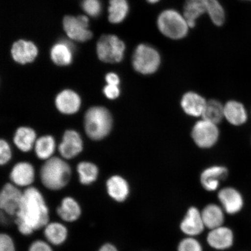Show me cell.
Listing matches in <instances>:
<instances>
[{
  "instance_id": "d6986e66",
  "label": "cell",
  "mask_w": 251,
  "mask_h": 251,
  "mask_svg": "<svg viewBox=\"0 0 251 251\" xmlns=\"http://www.w3.org/2000/svg\"><path fill=\"white\" fill-rule=\"evenodd\" d=\"M201 211L204 225L209 230L224 225L226 213L220 204H207Z\"/></svg>"
},
{
  "instance_id": "d4e9b609",
  "label": "cell",
  "mask_w": 251,
  "mask_h": 251,
  "mask_svg": "<svg viewBox=\"0 0 251 251\" xmlns=\"http://www.w3.org/2000/svg\"><path fill=\"white\" fill-rule=\"evenodd\" d=\"M205 13V0H186L183 15L190 28L195 26L198 19Z\"/></svg>"
},
{
  "instance_id": "5b68a950",
  "label": "cell",
  "mask_w": 251,
  "mask_h": 251,
  "mask_svg": "<svg viewBox=\"0 0 251 251\" xmlns=\"http://www.w3.org/2000/svg\"><path fill=\"white\" fill-rule=\"evenodd\" d=\"M161 55L154 47L140 44L136 47L132 58L134 70L143 75H151L158 70L161 65Z\"/></svg>"
},
{
  "instance_id": "74e56055",
  "label": "cell",
  "mask_w": 251,
  "mask_h": 251,
  "mask_svg": "<svg viewBox=\"0 0 251 251\" xmlns=\"http://www.w3.org/2000/svg\"><path fill=\"white\" fill-rule=\"evenodd\" d=\"M105 80L106 83L110 85L119 86L120 84V78L117 74L113 73V72L106 74Z\"/></svg>"
},
{
  "instance_id": "ab89813d",
  "label": "cell",
  "mask_w": 251,
  "mask_h": 251,
  "mask_svg": "<svg viewBox=\"0 0 251 251\" xmlns=\"http://www.w3.org/2000/svg\"><path fill=\"white\" fill-rule=\"evenodd\" d=\"M151 4H155V3L158 2L160 0H147Z\"/></svg>"
},
{
  "instance_id": "5bb4252c",
  "label": "cell",
  "mask_w": 251,
  "mask_h": 251,
  "mask_svg": "<svg viewBox=\"0 0 251 251\" xmlns=\"http://www.w3.org/2000/svg\"><path fill=\"white\" fill-rule=\"evenodd\" d=\"M228 170L225 166H213L204 170L200 177V182L203 189L208 192L218 190L221 181L226 179Z\"/></svg>"
},
{
  "instance_id": "ba28073f",
  "label": "cell",
  "mask_w": 251,
  "mask_h": 251,
  "mask_svg": "<svg viewBox=\"0 0 251 251\" xmlns=\"http://www.w3.org/2000/svg\"><path fill=\"white\" fill-rule=\"evenodd\" d=\"M216 125L204 119L194 125L191 134L198 146L208 149L215 145L219 136V131Z\"/></svg>"
},
{
  "instance_id": "d6a6232c",
  "label": "cell",
  "mask_w": 251,
  "mask_h": 251,
  "mask_svg": "<svg viewBox=\"0 0 251 251\" xmlns=\"http://www.w3.org/2000/svg\"><path fill=\"white\" fill-rule=\"evenodd\" d=\"M81 7L87 14L92 17H99L102 11V4L100 0H84Z\"/></svg>"
},
{
  "instance_id": "83f0119b",
  "label": "cell",
  "mask_w": 251,
  "mask_h": 251,
  "mask_svg": "<svg viewBox=\"0 0 251 251\" xmlns=\"http://www.w3.org/2000/svg\"><path fill=\"white\" fill-rule=\"evenodd\" d=\"M77 172L81 184L88 186L95 182L99 176V168L92 162H81L77 165Z\"/></svg>"
},
{
  "instance_id": "277c9868",
  "label": "cell",
  "mask_w": 251,
  "mask_h": 251,
  "mask_svg": "<svg viewBox=\"0 0 251 251\" xmlns=\"http://www.w3.org/2000/svg\"><path fill=\"white\" fill-rule=\"evenodd\" d=\"M156 24L160 32L172 40L183 39L190 28L183 15L172 9L162 11L157 19Z\"/></svg>"
},
{
  "instance_id": "603a6c76",
  "label": "cell",
  "mask_w": 251,
  "mask_h": 251,
  "mask_svg": "<svg viewBox=\"0 0 251 251\" xmlns=\"http://www.w3.org/2000/svg\"><path fill=\"white\" fill-rule=\"evenodd\" d=\"M207 101L200 94L188 92L182 97L181 105L186 114L196 117L202 116Z\"/></svg>"
},
{
  "instance_id": "7c38bea8",
  "label": "cell",
  "mask_w": 251,
  "mask_h": 251,
  "mask_svg": "<svg viewBox=\"0 0 251 251\" xmlns=\"http://www.w3.org/2000/svg\"><path fill=\"white\" fill-rule=\"evenodd\" d=\"M206 240L211 249L225 251L233 246L234 235L231 228L224 225L210 230L206 235Z\"/></svg>"
},
{
  "instance_id": "7a4b0ae2",
  "label": "cell",
  "mask_w": 251,
  "mask_h": 251,
  "mask_svg": "<svg viewBox=\"0 0 251 251\" xmlns=\"http://www.w3.org/2000/svg\"><path fill=\"white\" fill-rule=\"evenodd\" d=\"M40 175L42 183L47 189L60 190L70 182L71 169L64 160L54 157L47 160L41 168Z\"/></svg>"
},
{
  "instance_id": "f546056e",
  "label": "cell",
  "mask_w": 251,
  "mask_h": 251,
  "mask_svg": "<svg viewBox=\"0 0 251 251\" xmlns=\"http://www.w3.org/2000/svg\"><path fill=\"white\" fill-rule=\"evenodd\" d=\"M204 120L217 125L224 117V106L216 100H211L206 103L201 116Z\"/></svg>"
},
{
  "instance_id": "1f68e13d",
  "label": "cell",
  "mask_w": 251,
  "mask_h": 251,
  "mask_svg": "<svg viewBox=\"0 0 251 251\" xmlns=\"http://www.w3.org/2000/svg\"><path fill=\"white\" fill-rule=\"evenodd\" d=\"M177 251H203V249L197 237L186 236L178 243Z\"/></svg>"
},
{
  "instance_id": "d590c367",
  "label": "cell",
  "mask_w": 251,
  "mask_h": 251,
  "mask_svg": "<svg viewBox=\"0 0 251 251\" xmlns=\"http://www.w3.org/2000/svg\"><path fill=\"white\" fill-rule=\"evenodd\" d=\"M28 251H54L50 244L43 240H36L30 244Z\"/></svg>"
},
{
  "instance_id": "9c48e42d",
  "label": "cell",
  "mask_w": 251,
  "mask_h": 251,
  "mask_svg": "<svg viewBox=\"0 0 251 251\" xmlns=\"http://www.w3.org/2000/svg\"><path fill=\"white\" fill-rule=\"evenodd\" d=\"M24 192L14 184L7 183L0 193V208L9 216H16L23 201Z\"/></svg>"
},
{
  "instance_id": "e0dca14e",
  "label": "cell",
  "mask_w": 251,
  "mask_h": 251,
  "mask_svg": "<svg viewBox=\"0 0 251 251\" xmlns=\"http://www.w3.org/2000/svg\"><path fill=\"white\" fill-rule=\"evenodd\" d=\"M106 187L108 196L115 202H124L130 196L129 184L121 176L114 175L109 177L106 181Z\"/></svg>"
},
{
  "instance_id": "7402d4cb",
  "label": "cell",
  "mask_w": 251,
  "mask_h": 251,
  "mask_svg": "<svg viewBox=\"0 0 251 251\" xmlns=\"http://www.w3.org/2000/svg\"><path fill=\"white\" fill-rule=\"evenodd\" d=\"M224 117L231 125L238 126L246 123L249 115L242 103L231 100L224 105Z\"/></svg>"
},
{
  "instance_id": "e575fe53",
  "label": "cell",
  "mask_w": 251,
  "mask_h": 251,
  "mask_svg": "<svg viewBox=\"0 0 251 251\" xmlns=\"http://www.w3.org/2000/svg\"><path fill=\"white\" fill-rule=\"evenodd\" d=\"M0 251H16L14 241L8 234L0 235Z\"/></svg>"
},
{
  "instance_id": "2e32d148",
  "label": "cell",
  "mask_w": 251,
  "mask_h": 251,
  "mask_svg": "<svg viewBox=\"0 0 251 251\" xmlns=\"http://www.w3.org/2000/svg\"><path fill=\"white\" fill-rule=\"evenodd\" d=\"M55 106L58 111L65 115H72L79 110L81 99L74 91L66 89L59 93L55 98Z\"/></svg>"
},
{
  "instance_id": "30bf717a",
  "label": "cell",
  "mask_w": 251,
  "mask_h": 251,
  "mask_svg": "<svg viewBox=\"0 0 251 251\" xmlns=\"http://www.w3.org/2000/svg\"><path fill=\"white\" fill-rule=\"evenodd\" d=\"M179 228L181 233L186 236H199L206 228L203 221L201 211L195 206L189 207L181 219Z\"/></svg>"
},
{
  "instance_id": "484cf974",
  "label": "cell",
  "mask_w": 251,
  "mask_h": 251,
  "mask_svg": "<svg viewBox=\"0 0 251 251\" xmlns=\"http://www.w3.org/2000/svg\"><path fill=\"white\" fill-rule=\"evenodd\" d=\"M36 133L33 128L28 127L18 128L15 133L14 142L23 152L29 151L36 141Z\"/></svg>"
},
{
  "instance_id": "8992f818",
  "label": "cell",
  "mask_w": 251,
  "mask_h": 251,
  "mask_svg": "<svg viewBox=\"0 0 251 251\" xmlns=\"http://www.w3.org/2000/svg\"><path fill=\"white\" fill-rule=\"evenodd\" d=\"M126 46L123 41L112 34L103 35L97 44L98 57L102 62L115 64L122 61Z\"/></svg>"
},
{
  "instance_id": "9a60e30c",
  "label": "cell",
  "mask_w": 251,
  "mask_h": 251,
  "mask_svg": "<svg viewBox=\"0 0 251 251\" xmlns=\"http://www.w3.org/2000/svg\"><path fill=\"white\" fill-rule=\"evenodd\" d=\"M38 52V49L33 42L24 40L14 43L11 49L12 58L16 62L22 65L35 60Z\"/></svg>"
},
{
  "instance_id": "60d3db41",
  "label": "cell",
  "mask_w": 251,
  "mask_h": 251,
  "mask_svg": "<svg viewBox=\"0 0 251 251\" xmlns=\"http://www.w3.org/2000/svg\"><path fill=\"white\" fill-rule=\"evenodd\" d=\"M247 1H251V0H247Z\"/></svg>"
},
{
  "instance_id": "ffe728a7",
  "label": "cell",
  "mask_w": 251,
  "mask_h": 251,
  "mask_svg": "<svg viewBox=\"0 0 251 251\" xmlns=\"http://www.w3.org/2000/svg\"><path fill=\"white\" fill-rule=\"evenodd\" d=\"M74 47L67 40H61L53 46L50 56L51 60L58 66L70 65L73 60Z\"/></svg>"
},
{
  "instance_id": "6da1fadb",
  "label": "cell",
  "mask_w": 251,
  "mask_h": 251,
  "mask_svg": "<svg viewBox=\"0 0 251 251\" xmlns=\"http://www.w3.org/2000/svg\"><path fill=\"white\" fill-rule=\"evenodd\" d=\"M49 222V209L43 194L36 187H28L24 191L23 201L15 216L19 232L29 236Z\"/></svg>"
},
{
  "instance_id": "44dd1931",
  "label": "cell",
  "mask_w": 251,
  "mask_h": 251,
  "mask_svg": "<svg viewBox=\"0 0 251 251\" xmlns=\"http://www.w3.org/2000/svg\"><path fill=\"white\" fill-rule=\"evenodd\" d=\"M56 213L63 221L73 223L77 221L81 215L79 203L71 197H65L56 209Z\"/></svg>"
},
{
  "instance_id": "4316f807",
  "label": "cell",
  "mask_w": 251,
  "mask_h": 251,
  "mask_svg": "<svg viewBox=\"0 0 251 251\" xmlns=\"http://www.w3.org/2000/svg\"><path fill=\"white\" fill-rule=\"evenodd\" d=\"M128 10L127 0H109V21L114 24L121 23L126 18Z\"/></svg>"
},
{
  "instance_id": "f1b7e54d",
  "label": "cell",
  "mask_w": 251,
  "mask_h": 251,
  "mask_svg": "<svg viewBox=\"0 0 251 251\" xmlns=\"http://www.w3.org/2000/svg\"><path fill=\"white\" fill-rule=\"evenodd\" d=\"M55 150V140L51 136L41 137L34 144L36 154L40 159L48 160L51 158Z\"/></svg>"
},
{
  "instance_id": "3957f363",
  "label": "cell",
  "mask_w": 251,
  "mask_h": 251,
  "mask_svg": "<svg viewBox=\"0 0 251 251\" xmlns=\"http://www.w3.org/2000/svg\"><path fill=\"white\" fill-rule=\"evenodd\" d=\"M112 123L111 113L103 106H93L87 110L84 116L86 133L93 140H101L107 136Z\"/></svg>"
},
{
  "instance_id": "cb8c5ba5",
  "label": "cell",
  "mask_w": 251,
  "mask_h": 251,
  "mask_svg": "<svg viewBox=\"0 0 251 251\" xmlns=\"http://www.w3.org/2000/svg\"><path fill=\"white\" fill-rule=\"evenodd\" d=\"M44 234L47 242L53 246H59L67 241L68 230L67 227L61 223L49 222L44 227Z\"/></svg>"
},
{
  "instance_id": "52a82bcc",
  "label": "cell",
  "mask_w": 251,
  "mask_h": 251,
  "mask_svg": "<svg viewBox=\"0 0 251 251\" xmlns=\"http://www.w3.org/2000/svg\"><path fill=\"white\" fill-rule=\"evenodd\" d=\"M63 26L68 36L77 42H86L93 36L92 31L89 29V20L86 16H66L63 20Z\"/></svg>"
},
{
  "instance_id": "8fae6325",
  "label": "cell",
  "mask_w": 251,
  "mask_h": 251,
  "mask_svg": "<svg viewBox=\"0 0 251 251\" xmlns=\"http://www.w3.org/2000/svg\"><path fill=\"white\" fill-rule=\"evenodd\" d=\"M218 199L220 205L227 214H237L243 208V197L239 191L233 187H225L220 190Z\"/></svg>"
},
{
  "instance_id": "8d00e7d4",
  "label": "cell",
  "mask_w": 251,
  "mask_h": 251,
  "mask_svg": "<svg viewBox=\"0 0 251 251\" xmlns=\"http://www.w3.org/2000/svg\"><path fill=\"white\" fill-rule=\"evenodd\" d=\"M103 92L106 98L109 100L117 99L121 93L118 86L110 85V84H107L103 88Z\"/></svg>"
},
{
  "instance_id": "836d02e7",
  "label": "cell",
  "mask_w": 251,
  "mask_h": 251,
  "mask_svg": "<svg viewBox=\"0 0 251 251\" xmlns=\"http://www.w3.org/2000/svg\"><path fill=\"white\" fill-rule=\"evenodd\" d=\"M12 156L11 147L4 140L0 141V164L5 165L10 161Z\"/></svg>"
},
{
  "instance_id": "ac0fdd59",
  "label": "cell",
  "mask_w": 251,
  "mask_h": 251,
  "mask_svg": "<svg viewBox=\"0 0 251 251\" xmlns=\"http://www.w3.org/2000/svg\"><path fill=\"white\" fill-rule=\"evenodd\" d=\"M9 177L16 186L30 187L34 180L35 171L29 163L20 162L12 168Z\"/></svg>"
},
{
  "instance_id": "4fadbf2b",
  "label": "cell",
  "mask_w": 251,
  "mask_h": 251,
  "mask_svg": "<svg viewBox=\"0 0 251 251\" xmlns=\"http://www.w3.org/2000/svg\"><path fill=\"white\" fill-rule=\"evenodd\" d=\"M83 141L76 131L68 130L65 131L58 147L59 153L65 159L75 158L82 151Z\"/></svg>"
},
{
  "instance_id": "4dcf8cb0",
  "label": "cell",
  "mask_w": 251,
  "mask_h": 251,
  "mask_svg": "<svg viewBox=\"0 0 251 251\" xmlns=\"http://www.w3.org/2000/svg\"><path fill=\"white\" fill-rule=\"evenodd\" d=\"M206 13L208 14L213 24L222 26L225 21V12L218 0H205Z\"/></svg>"
},
{
  "instance_id": "f35d334b",
  "label": "cell",
  "mask_w": 251,
  "mask_h": 251,
  "mask_svg": "<svg viewBox=\"0 0 251 251\" xmlns=\"http://www.w3.org/2000/svg\"><path fill=\"white\" fill-rule=\"evenodd\" d=\"M98 251H119L117 247L111 243H105L100 248Z\"/></svg>"
}]
</instances>
